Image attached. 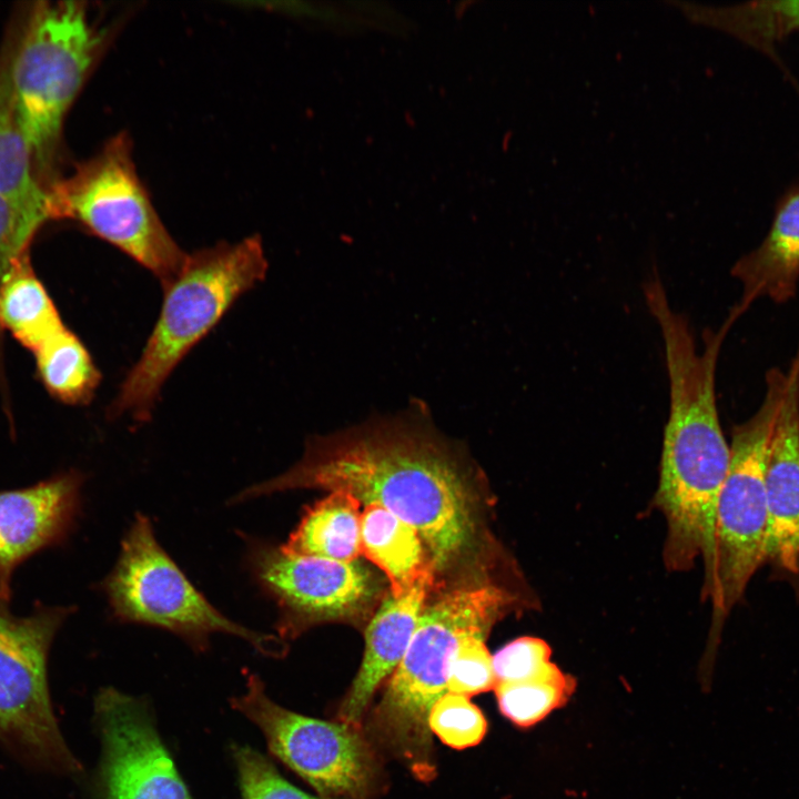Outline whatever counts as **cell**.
<instances>
[{"mask_svg":"<svg viewBox=\"0 0 799 799\" xmlns=\"http://www.w3.org/2000/svg\"><path fill=\"white\" fill-rule=\"evenodd\" d=\"M485 635L465 638L456 649L448 669V692L472 696L494 689L496 677Z\"/></svg>","mask_w":799,"mask_h":799,"instance_id":"cell-27","label":"cell"},{"mask_svg":"<svg viewBox=\"0 0 799 799\" xmlns=\"http://www.w3.org/2000/svg\"><path fill=\"white\" fill-rule=\"evenodd\" d=\"M51 219L50 204L0 194V283L27 253L39 227Z\"/></svg>","mask_w":799,"mask_h":799,"instance_id":"cell-24","label":"cell"},{"mask_svg":"<svg viewBox=\"0 0 799 799\" xmlns=\"http://www.w3.org/2000/svg\"><path fill=\"white\" fill-rule=\"evenodd\" d=\"M786 383V372L770 368L760 406L732 428L729 468L716 507L712 558L702 586V596L712 606L709 663L725 619L767 560L765 473Z\"/></svg>","mask_w":799,"mask_h":799,"instance_id":"cell-5","label":"cell"},{"mask_svg":"<svg viewBox=\"0 0 799 799\" xmlns=\"http://www.w3.org/2000/svg\"><path fill=\"white\" fill-rule=\"evenodd\" d=\"M428 725L445 745L464 749L476 746L487 731V721L464 695L446 692L433 706Z\"/></svg>","mask_w":799,"mask_h":799,"instance_id":"cell-25","label":"cell"},{"mask_svg":"<svg viewBox=\"0 0 799 799\" xmlns=\"http://www.w3.org/2000/svg\"><path fill=\"white\" fill-rule=\"evenodd\" d=\"M38 607L26 617L0 599V742L33 768L74 775L81 765L60 732L48 686V655L70 613Z\"/></svg>","mask_w":799,"mask_h":799,"instance_id":"cell-8","label":"cell"},{"mask_svg":"<svg viewBox=\"0 0 799 799\" xmlns=\"http://www.w3.org/2000/svg\"><path fill=\"white\" fill-rule=\"evenodd\" d=\"M362 504L350 493L333 490L309 507L281 548L295 556L354 562L362 555Z\"/></svg>","mask_w":799,"mask_h":799,"instance_id":"cell-17","label":"cell"},{"mask_svg":"<svg viewBox=\"0 0 799 799\" xmlns=\"http://www.w3.org/2000/svg\"><path fill=\"white\" fill-rule=\"evenodd\" d=\"M266 270L257 235L188 254L165 289L159 318L110 407L112 415L148 419L173 368L241 294L264 279Z\"/></svg>","mask_w":799,"mask_h":799,"instance_id":"cell-4","label":"cell"},{"mask_svg":"<svg viewBox=\"0 0 799 799\" xmlns=\"http://www.w3.org/2000/svg\"><path fill=\"white\" fill-rule=\"evenodd\" d=\"M795 33H799V0L750 1L745 4L740 17L744 43L776 65L782 63L780 45Z\"/></svg>","mask_w":799,"mask_h":799,"instance_id":"cell-23","label":"cell"},{"mask_svg":"<svg viewBox=\"0 0 799 799\" xmlns=\"http://www.w3.org/2000/svg\"><path fill=\"white\" fill-rule=\"evenodd\" d=\"M231 705L261 729L270 751L324 798H361L370 790L374 762L357 727L279 706L255 674H247L245 694Z\"/></svg>","mask_w":799,"mask_h":799,"instance_id":"cell-11","label":"cell"},{"mask_svg":"<svg viewBox=\"0 0 799 799\" xmlns=\"http://www.w3.org/2000/svg\"><path fill=\"white\" fill-rule=\"evenodd\" d=\"M361 546L362 554L385 574L394 596L411 589L432 566L418 533L376 504L364 506Z\"/></svg>","mask_w":799,"mask_h":799,"instance_id":"cell-18","label":"cell"},{"mask_svg":"<svg viewBox=\"0 0 799 799\" xmlns=\"http://www.w3.org/2000/svg\"><path fill=\"white\" fill-rule=\"evenodd\" d=\"M434 591L374 717L384 741L417 773L429 771L428 718L448 692L449 664L461 643L473 635L487 636L507 613L533 604L499 580H465Z\"/></svg>","mask_w":799,"mask_h":799,"instance_id":"cell-3","label":"cell"},{"mask_svg":"<svg viewBox=\"0 0 799 799\" xmlns=\"http://www.w3.org/2000/svg\"><path fill=\"white\" fill-rule=\"evenodd\" d=\"M34 353L42 381L55 397L69 404L91 398L100 373L84 345L65 326Z\"/></svg>","mask_w":799,"mask_h":799,"instance_id":"cell-21","label":"cell"},{"mask_svg":"<svg viewBox=\"0 0 799 799\" xmlns=\"http://www.w3.org/2000/svg\"><path fill=\"white\" fill-rule=\"evenodd\" d=\"M95 717L102 799H192L141 701L105 688Z\"/></svg>","mask_w":799,"mask_h":799,"instance_id":"cell-12","label":"cell"},{"mask_svg":"<svg viewBox=\"0 0 799 799\" xmlns=\"http://www.w3.org/2000/svg\"><path fill=\"white\" fill-rule=\"evenodd\" d=\"M731 274L741 284V295L731 307L739 316L759 299L786 303L795 296L799 283V183L778 196L766 235L737 260Z\"/></svg>","mask_w":799,"mask_h":799,"instance_id":"cell-16","label":"cell"},{"mask_svg":"<svg viewBox=\"0 0 799 799\" xmlns=\"http://www.w3.org/2000/svg\"><path fill=\"white\" fill-rule=\"evenodd\" d=\"M669 415L665 426L655 506L667 533L664 563L684 572L701 557L705 570L714 552L717 500L728 473L730 446L717 408L716 368L721 344L679 333L665 343Z\"/></svg>","mask_w":799,"mask_h":799,"instance_id":"cell-2","label":"cell"},{"mask_svg":"<svg viewBox=\"0 0 799 799\" xmlns=\"http://www.w3.org/2000/svg\"><path fill=\"white\" fill-rule=\"evenodd\" d=\"M103 588L119 620L166 629L196 650L206 649L211 634L224 633L264 655L279 653L273 637L230 620L206 600L159 545L144 515L138 514L127 532Z\"/></svg>","mask_w":799,"mask_h":799,"instance_id":"cell-9","label":"cell"},{"mask_svg":"<svg viewBox=\"0 0 799 799\" xmlns=\"http://www.w3.org/2000/svg\"><path fill=\"white\" fill-rule=\"evenodd\" d=\"M575 686V679L556 666L543 676L496 684L494 689L502 714L519 727H529L562 707Z\"/></svg>","mask_w":799,"mask_h":799,"instance_id":"cell-22","label":"cell"},{"mask_svg":"<svg viewBox=\"0 0 799 799\" xmlns=\"http://www.w3.org/2000/svg\"><path fill=\"white\" fill-rule=\"evenodd\" d=\"M233 758L243 799H320L292 786L264 756L250 747H233Z\"/></svg>","mask_w":799,"mask_h":799,"instance_id":"cell-26","label":"cell"},{"mask_svg":"<svg viewBox=\"0 0 799 799\" xmlns=\"http://www.w3.org/2000/svg\"><path fill=\"white\" fill-rule=\"evenodd\" d=\"M549 645L537 637L524 636L502 647L493 656L496 684L518 682L543 676L556 665Z\"/></svg>","mask_w":799,"mask_h":799,"instance_id":"cell-28","label":"cell"},{"mask_svg":"<svg viewBox=\"0 0 799 799\" xmlns=\"http://www.w3.org/2000/svg\"><path fill=\"white\" fill-rule=\"evenodd\" d=\"M49 204L51 219L78 221L152 272L164 290L185 263L139 179L125 133L49 186Z\"/></svg>","mask_w":799,"mask_h":799,"instance_id":"cell-7","label":"cell"},{"mask_svg":"<svg viewBox=\"0 0 799 799\" xmlns=\"http://www.w3.org/2000/svg\"><path fill=\"white\" fill-rule=\"evenodd\" d=\"M0 326L33 352L64 327L31 269L28 253L14 262L0 283Z\"/></svg>","mask_w":799,"mask_h":799,"instance_id":"cell-19","label":"cell"},{"mask_svg":"<svg viewBox=\"0 0 799 799\" xmlns=\"http://www.w3.org/2000/svg\"><path fill=\"white\" fill-rule=\"evenodd\" d=\"M344 490L387 509L422 538L436 577L495 579L499 549L488 529L481 471L435 426L425 403L309 438L302 458L236 502L271 493ZM438 579V578H437Z\"/></svg>","mask_w":799,"mask_h":799,"instance_id":"cell-1","label":"cell"},{"mask_svg":"<svg viewBox=\"0 0 799 799\" xmlns=\"http://www.w3.org/2000/svg\"><path fill=\"white\" fill-rule=\"evenodd\" d=\"M246 562L259 586L277 603V629L286 638L318 623L368 621L386 595L384 581L358 559L295 556L250 539Z\"/></svg>","mask_w":799,"mask_h":799,"instance_id":"cell-10","label":"cell"},{"mask_svg":"<svg viewBox=\"0 0 799 799\" xmlns=\"http://www.w3.org/2000/svg\"><path fill=\"white\" fill-rule=\"evenodd\" d=\"M99 28L77 1L39 2L10 49L14 108L34 164L51 170L64 117L105 48Z\"/></svg>","mask_w":799,"mask_h":799,"instance_id":"cell-6","label":"cell"},{"mask_svg":"<svg viewBox=\"0 0 799 799\" xmlns=\"http://www.w3.org/2000/svg\"><path fill=\"white\" fill-rule=\"evenodd\" d=\"M766 465L767 559L799 575V344L786 372Z\"/></svg>","mask_w":799,"mask_h":799,"instance_id":"cell-14","label":"cell"},{"mask_svg":"<svg viewBox=\"0 0 799 799\" xmlns=\"http://www.w3.org/2000/svg\"><path fill=\"white\" fill-rule=\"evenodd\" d=\"M81 482L77 473H67L23 489L0 492L1 600L10 598L16 566L69 533L79 509Z\"/></svg>","mask_w":799,"mask_h":799,"instance_id":"cell-13","label":"cell"},{"mask_svg":"<svg viewBox=\"0 0 799 799\" xmlns=\"http://www.w3.org/2000/svg\"><path fill=\"white\" fill-rule=\"evenodd\" d=\"M429 566L406 593L386 594L364 630V655L357 676L338 711L342 722L360 726L381 682L402 661L431 594L442 585Z\"/></svg>","mask_w":799,"mask_h":799,"instance_id":"cell-15","label":"cell"},{"mask_svg":"<svg viewBox=\"0 0 799 799\" xmlns=\"http://www.w3.org/2000/svg\"><path fill=\"white\" fill-rule=\"evenodd\" d=\"M34 166L14 108L9 50L0 60V194L48 202L49 188L36 176Z\"/></svg>","mask_w":799,"mask_h":799,"instance_id":"cell-20","label":"cell"}]
</instances>
